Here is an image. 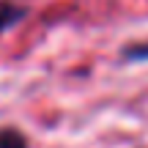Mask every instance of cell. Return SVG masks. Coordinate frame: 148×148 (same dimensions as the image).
<instances>
[{
	"label": "cell",
	"mask_w": 148,
	"mask_h": 148,
	"mask_svg": "<svg viewBox=\"0 0 148 148\" xmlns=\"http://www.w3.org/2000/svg\"><path fill=\"white\" fill-rule=\"evenodd\" d=\"M0 148H27V140L16 129H0Z\"/></svg>",
	"instance_id": "cell-2"
},
{
	"label": "cell",
	"mask_w": 148,
	"mask_h": 148,
	"mask_svg": "<svg viewBox=\"0 0 148 148\" xmlns=\"http://www.w3.org/2000/svg\"><path fill=\"white\" fill-rule=\"evenodd\" d=\"M27 14V8L16 3H8V0H0V33H5L8 27H14L16 22H22Z\"/></svg>",
	"instance_id": "cell-1"
},
{
	"label": "cell",
	"mask_w": 148,
	"mask_h": 148,
	"mask_svg": "<svg viewBox=\"0 0 148 148\" xmlns=\"http://www.w3.org/2000/svg\"><path fill=\"white\" fill-rule=\"evenodd\" d=\"M123 60L126 63H137V60H148V41L143 44H132L123 49Z\"/></svg>",
	"instance_id": "cell-3"
}]
</instances>
